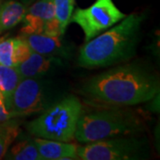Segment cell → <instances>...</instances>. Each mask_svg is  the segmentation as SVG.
Listing matches in <instances>:
<instances>
[{
	"instance_id": "cell-1",
	"label": "cell",
	"mask_w": 160,
	"mask_h": 160,
	"mask_svg": "<svg viewBox=\"0 0 160 160\" xmlns=\"http://www.w3.org/2000/svg\"><path fill=\"white\" fill-rule=\"evenodd\" d=\"M158 92V77L134 63L94 76L83 86V93L91 101L114 107L146 102Z\"/></svg>"
},
{
	"instance_id": "cell-2",
	"label": "cell",
	"mask_w": 160,
	"mask_h": 160,
	"mask_svg": "<svg viewBox=\"0 0 160 160\" xmlns=\"http://www.w3.org/2000/svg\"><path fill=\"white\" fill-rule=\"evenodd\" d=\"M143 15L132 13L80 48L78 65L103 68L123 62L135 53Z\"/></svg>"
},
{
	"instance_id": "cell-3",
	"label": "cell",
	"mask_w": 160,
	"mask_h": 160,
	"mask_svg": "<svg viewBox=\"0 0 160 160\" xmlns=\"http://www.w3.org/2000/svg\"><path fill=\"white\" fill-rule=\"evenodd\" d=\"M142 122L133 111L114 107L81 113L74 139L90 143L108 138L132 135L142 131Z\"/></svg>"
},
{
	"instance_id": "cell-4",
	"label": "cell",
	"mask_w": 160,
	"mask_h": 160,
	"mask_svg": "<svg viewBox=\"0 0 160 160\" xmlns=\"http://www.w3.org/2000/svg\"><path fill=\"white\" fill-rule=\"evenodd\" d=\"M82 111L79 99L69 95L43 110L27 125V129L35 137L71 142Z\"/></svg>"
},
{
	"instance_id": "cell-5",
	"label": "cell",
	"mask_w": 160,
	"mask_h": 160,
	"mask_svg": "<svg viewBox=\"0 0 160 160\" xmlns=\"http://www.w3.org/2000/svg\"><path fill=\"white\" fill-rule=\"evenodd\" d=\"M126 15L113 0H95L87 8H78L72 13L70 22L77 23L85 34V43L122 21Z\"/></svg>"
},
{
	"instance_id": "cell-6",
	"label": "cell",
	"mask_w": 160,
	"mask_h": 160,
	"mask_svg": "<svg viewBox=\"0 0 160 160\" xmlns=\"http://www.w3.org/2000/svg\"><path fill=\"white\" fill-rule=\"evenodd\" d=\"M142 141L131 138H108L78 147V159L132 160L142 158Z\"/></svg>"
},
{
	"instance_id": "cell-7",
	"label": "cell",
	"mask_w": 160,
	"mask_h": 160,
	"mask_svg": "<svg viewBox=\"0 0 160 160\" xmlns=\"http://www.w3.org/2000/svg\"><path fill=\"white\" fill-rule=\"evenodd\" d=\"M44 107V92L39 81L34 78L21 79L12 97V117H25L42 112Z\"/></svg>"
},
{
	"instance_id": "cell-8",
	"label": "cell",
	"mask_w": 160,
	"mask_h": 160,
	"mask_svg": "<svg viewBox=\"0 0 160 160\" xmlns=\"http://www.w3.org/2000/svg\"><path fill=\"white\" fill-rule=\"evenodd\" d=\"M33 142L43 160L78 159L77 144L38 137Z\"/></svg>"
},
{
	"instance_id": "cell-9",
	"label": "cell",
	"mask_w": 160,
	"mask_h": 160,
	"mask_svg": "<svg viewBox=\"0 0 160 160\" xmlns=\"http://www.w3.org/2000/svg\"><path fill=\"white\" fill-rule=\"evenodd\" d=\"M48 2L49 0H36L29 7H27L19 36L44 33Z\"/></svg>"
},
{
	"instance_id": "cell-10",
	"label": "cell",
	"mask_w": 160,
	"mask_h": 160,
	"mask_svg": "<svg viewBox=\"0 0 160 160\" xmlns=\"http://www.w3.org/2000/svg\"><path fill=\"white\" fill-rule=\"evenodd\" d=\"M19 37L25 40L35 52L53 57L64 54V47L61 37H52L44 33Z\"/></svg>"
},
{
	"instance_id": "cell-11",
	"label": "cell",
	"mask_w": 160,
	"mask_h": 160,
	"mask_svg": "<svg viewBox=\"0 0 160 160\" xmlns=\"http://www.w3.org/2000/svg\"><path fill=\"white\" fill-rule=\"evenodd\" d=\"M58 60L53 56L43 55L32 52L26 61L16 66L21 79L28 78H36L46 73L53 64H56Z\"/></svg>"
},
{
	"instance_id": "cell-12",
	"label": "cell",
	"mask_w": 160,
	"mask_h": 160,
	"mask_svg": "<svg viewBox=\"0 0 160 160\" xmlns=\"http://www.w3.org/2000/svg\"><path fill=\"white\" fill-rule=\"evenodd\" d=\"M27 6L15 0L5 1L0 6V35L22 22Z\"/></svg>"
},
{
	"instance_id": "cell-13",
	"label": "cell",
	"mask_w": 160,
	"mask_h": 160,
	"mask_svg": "<svg viewBox=\"0 0 160 160\" xmlns=\"http://www.w3.org/2000/svg\"><path fill=\"white\" fill-rule=\"evenodd\" d=\"M21 81L16 67L0 65V92L3 96L7 109L10 111L12 93Z\"/></svg>"
},
{
	"instance_id": "cell-14",
	"label": "cell",
	"mask_w": 160,
	"mask_h": 160,
	"mask_svg": "<svg viewBox=\"0 0 160 160\" xmlns=\"http://www.w3.org/2000/svg\"><path fill=\"white\" fill-rule=\"evenodd\" d=\"M6 156V158L12 160H43L34 142L28 140L15 143Z\"/></svg>"
},
{
	"instance_id": "cell-15",
	"label": "cell",
	"mask_w": 160,
	"mask_h": 160,
	"mask_svg": "<svg viewBox=\"0 0 160 160\" xmlns=\"http://www.w3.org/2000/svg\"><path fill=\"white\" fill-rule=\"evenodd\" d=\"M52 4L60 26V31L62 36H63L68 25L70 23V18L74 10L75 0H52Z\"/></svg>"
},
{
	"instance_id": "cell-16",
	"label": "cell",
	"mask_w": 160,
	"mask_h": 160,
	"mask_svg": "<svg viewBox=\"0 0 160 160\" xmlns=\"http://www.w3.org/2000/svg\"><path fill=\"white\" fill-rule=\"evenodd\" d=\"M19 127L14 125H7L6 123L0 126V159L7 153V150L12 142L17 138Z\"/></svg>"
},
{
	"instance_id": "cell-17",
	"label": "cell",
	"mask_w": 160,
	"mask_h": 160,
	"mask_svg": "<svg viewBox=\"0 0 160 160\" xmlns=\"http://www.w3.org/2000/svg\"><path fill=\"white\" fill-rule=\"evenodd\" d=\"M15 38L0 37V65L7 67H16L14 62Z\"/></svg>"
},
{
	"instance_id": "cell-18",
	"label": "cell",
	"mask_w": 160,
	"mask_h": 160,
	"mask_svg": "<svg viewBox=\"0 0 160 160\" xmlns=\"http://www.w3.org/2000/svg\"><path fill=\"white\" fill-rule=\"evenodd\" d=\"M32 49L28 45V43L21 37L15 38V46H14V62L16 66L23 62L30 56L32 53Z\"/></svg>"
},
{
	"instance_id": "cell-19",
	"label": "cell",
	"mask_w": 160,
	"mask_h": 160,
	"mask_svg": "<svg viewBox=\"0 0 160 160\" xmlns=\"http://www.w3.org/2000/svg\"><path fill=\"white\" fill-rule=\"evenodd\" d=\"M12 115L10 111L7 109L6 106V103L4 102V99L2 94L0 93V124H5L7 123L11 119Z\"/></svg>"
},
{
	"instance_id": "cell-20",
	"label": "cell",
	"mask_w": 160,
	"mask_h": 160,
	"mask_svg": "<svg viewBox=\"0 0 160 160\" xmlns=\"http://www.w3.org/2000/svg\"><path fill=\"white\" fill-rule=\"evenodd\" d=\"M34 1H36V0H22V3L27 6V5H29V4H32Z\"/></svg>"
},
{
	"instance_id": "cell-21",
	"label": "cell",
	"mask_w": 160,
	"mask_h": 160,
	"mask_svg": "<svg viewBox=\"0 0 160 160\" xmlns=\"http://www.w3.org/2000/svg\"><path fill=\"white\" fill-rule=\"evenodd\" d=\"M3 3V0H0V6H1V4Z\"/></svg>"
},
{
	"instance_id": "cell-22",
	"label": "cell",
	"mask_w": 160,
	"mask_h": 160,
	"mask_svg": "<svg viewBox=\"0 0 160 160\" xmlns=\"http://www.w3.org/2000/svg\"><path fill=\"white\" fill-rule=\"evenodd\" d=\"M1 125H2V124H0V126H1Z\"/></svg>"
},
{
	"instance_id": "cell-23",
	"label": "cell",
	"mask_w": 160,
	"mask_h": 160,
	"mask_svg": "<svg viewBox=\"0 0 160 160\" xmlns=\"http://www.w3.org/2000/svg\"><path fill=\"white\" fill-rule=\"evenodd\" d=\"M0 93H1V92H0Z\"/></svg>"
}]
</instances>
